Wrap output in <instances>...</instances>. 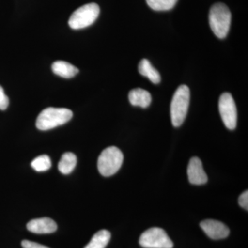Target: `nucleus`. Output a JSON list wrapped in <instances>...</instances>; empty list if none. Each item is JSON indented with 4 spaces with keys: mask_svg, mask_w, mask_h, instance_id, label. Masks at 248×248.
<instances>
[{
    "mask_svg": "<svg viewBox=\"0 0 248 248\" xmlns=\"http://www.w3.org/2000/svg\"><path fill=\"white\" fill-rule=\"evenodd\" d=\"M190 89L186 85H182L177 89L170 105V116L172 125L179 127L186 120L190 105Z\"/></svg>",
    "mask_w": 248,
    "mask_h": 248,
    "instance_id": "nucleus-3",
    "label": "nucleus"
},
{
    "mask_svg": "<svg viewBox=\"0 0 248 248\" xmlns=\"http://www.w3.org/2000/svg\"><path fill=\"white\" fill-rule=\"evenodd\" d=\"M77 164L76 155L71 153H64L62 155L58 164V169L63 174H68L73 172Z\"/></svg>",
    "mask_w": 248,
    "mask_h": 248,
    "instance_id": "nucleus-15",
    "label": "nucleus"
},
{
    "mask_svg": "<svg viewBox=\"0 0 248 248\" xmlns=\"http://www.w3.org/2000/svg\"><path fill=\"white\" fill-rule=\"evenodd\" d=\"M189 182L194 185H203L208 182V176L203 170L202 161L198 157H192L187 166Z\"/></svg>",
    "mask_w": 248,
    "mask_h": 248,
    "instance_id": "nucleus-9",
    "label": "nucleus"
},
{
    "mask_svg": "<svg viewBox=\"0 0 248 248\" xmlns=\"http://www.w3.org/2000/svg\"><path fill=\"white\" fill-rule=\"evenodd\" d=\"M128 99L129 102L134 107H140L143 108L149 107L152 102L151 93L140 88L130 91Z\"/></svg>",
    "mask_w": 248,
    "mask_h": 248,
    "instance_id": "nucleus-11",
    "label": "nucleus"
},
{
    "mask_svg": "<svg viewBox=\"0 0 248 248\" xmlns=\"http://www.w3.org/2000/svg\"><path fill=\"white\" fill-rule=\"evenodd\" d=\"M201 228L210 239L219 240L226 239L230 234V230L221 221L216 220H204L200 223Z\"/></svg>",
    "mask_w": 248,
    "mask_h": 248,
    "instance_id": "nucleus-8",
    "label": "nucleus"
},
{
    "mask_svg": "<svg viewBox=\"0 0 248 248\" xmlns=\"http://www.w3.org/2000/svg\"><path fill=\"white\" fill-rule=\"evenodd\" d=\"M150 8L154 11H169L174 7L178 0H146Z\"/></svg>",
    "mask_w": 248,
    "mask_h": 248,
    "instance_id": "nucleus-16",
    "label": "nucleus"
},
{
    "mask_svg": "<svg viewBox=\"0 0 248 248\" xmlns=\"http://www.w3.org/2000/svg\"><path fill=\"white\" fill-rule=\"evenodd\" d=\"M123 161V153L118 148L108 147L99 155L97 161L99 172L104 177H110L118 172Z\"/></svg>",
    "mask_w": 248,
    "mask_h": 248,
    "instance_id": "nucleus-4",
    "label": "nucleus"
},
{
    "mask_svg": "<svg viewBox=\"0 0 248 248\" xmlns=\"http://www.w3.org/2000/svg\"><path fill=\"white\" fill-rule=\"evenodd\" d=\"M73 117V112L63 108H47L40 112L36 126L40 130H48L63 125Z\"/></svg>",
    "mask_w": 248,
    "mask_h": 248,
    "instance_id": "nucleus-2",
    "label": "nucleus"
},
{
    "mask_svg": "<svg viewBox=\"0 0 248 248\" xmlns=\"http://www.w3.org/2000/svg\"><path fill=\"white\" fill-rule=\"evenodd\" d=\"M139 72L141 76L146 77L153 84H157L161 81V76L157 70L152 66L151 62L143 59L139 64Z\"/></svg>",
    "mask_w": 248,
    "mask_h": 248,
    "instance_id": "nucleus-13",
    "label": "nucleus"
},
{
    "mask_svg": "<svg viewBox=\"0 0 248 248\" xmlns=\"http://www.w3.org/2000/svg\"><path fill=\"white\" fill-rule=\"evenodd\" d=\"M31 167L37 172H45L51 167V161L47 155H41L31 162Z\"/></svg>",
    "mask_w": 248,
    "mask_h": 248,
    "instance_id": "nucleus-17",
    "label": "nucleus"
},
{
    "mask_svg": "<svg viewBox=\"0 0 248 248\" xmlns=\"http://www.w3.org/2000/svg\"><path fill=\"white\" fill-rule=\"evenodd\" d=\"M111 234L107 230L97 232L93 236L89 244L84 248H105L110 241Z\"/></svg>",
    "mask_w": 248,
    "mask_h": 248,
    "instance_id": "nucleus-14",
    "label": "nucleus"
},
{
    "mask_svg": "<svg viewBox=\"0 0 248 248\" xmlns=\"http://www.w3.org/2000/svg\"><path fill=\"white\" fill-rule=\"evenodd\" d=\"M9 97L5 94L4 89L0 86V110H6L9 107Z\"/></svg>",
    "mask_w": 248,
    "mask_h": 248,
    "instance_id": "nucleus-18",
    "label": "nucleus"
},
{
    "mask_svg": "<svg viewBox=\"0 0 248 248\" xmlns=\"http://www.w3.org/2000/svg\"><path fill=\"white\" fill-rule=\"evenodd\" d=\"M28 231L35 234H50L58 230V225L53 219L47 217L31 220L27 223Z\"/></svg>",
    "mask_w": 248,
    "mask_h": 248,
    "instance_id": "nucleus-10",
    "label": "nucleus"
},
{
    "mask_svg": "<svg viewBox=\"0 0 248 248\" xmlns=\"http://www.w3.org/2000/svg\"><path fill=\"white\" fill-rule=\"evenodd\" d=\"M23 248H49L46 246L37 244V243L32 242V241L24 240L22 242Z\"/></svg>",
    "mask_w": 248,
    "mask_h": 248,
    "instance_id": "nucleus-20",
    "label": "nucleus"
},
{
    "mask_svg": "<svg viewBox=\"0 0 248 248\" xmlns=\"http://www.w3.org/2000/svg\"><path fill=\"white\" fill-rule=\"evenodd\" d=\"M52 70L57 76L63 78H71L79 73V69L71 63L64 61H56L52 64Z\"/></svg>",
    "mask_w": 248,
    "mask_h": 248,
    "instance_id": "nucleus-12",
    "label": "nucleus"
},
{
    "mask_svg": "<svg viewBox=\"0 0 248 248\" xmlns=\"http://www.w3.org/2000/svg\"><path fill=\"white\" fill-rule=\"evenodd\" d=\"M218 109L226 128L234 130L237 124V110L231 93H224L221 94L218 101Z\"/></svg>",
    "mask_w": 248,
    "mask_h": 248,
    "instance_id": "nucleus-7",
    "label": "nucleus"
},
{
    "mask_svg": "<svg viewBox=\"0 0 248 248\" xmlns=\"http://www.w3.org/2000/svg\"><path fill=\"white\" fill-rule=\"evenodd\" d=\"M100 13V9L95 3L85 4L71 15L68 24L75 30L84 29L95 22Z\"/></svg>",
    "mask_w": 248,
    "mask_h": 248,
    "instance_id": "nucleus-5",
    "label": "nucleus"
},
{
    "mask_svg": "<svg viewBox=\"0 0 248 248\" xmlns=\"http://www.w3.org/2000/svg\"><path fill=\"white\" fill-rule=\"evenodd\" d=\"M239 203L241 208L245 209V210H248V191H245L239 198Z\"/></svg>",
    "mask_w": 248,
    "mask_h": 248,
    "instance_id": "nucleus-19",
    "label": "nucleus"
},
{
    "mask_svg": "<svg viewBox=\"0 0 248 248\" xmlns=\"http://www.w3.org/2000/svg\"><path fill=\"white\" fill-rule=\"evenodd\" d=\"M231 13L223 3H217L210 9L209 23L210 28L218 38L223 39L228 35L231 24Z\"/></svg>",
    "mask_w": 248,
    "mask_h": 248,
    "instance_id": "nucleus-1",
    "label": "nucleus"
},
{
    "mask_svg": "<svg viewBox=\"0 0 248 248\" xmlns=\"http://www.w3.org/2000/svg\"><path fill=\"white\" fill-rule=\"evenodd\" d=\"M140 245L144 248H172L174 246L166 231L160 228L145 231L140 236Z\"/></svg>",
    "mask_w": 248,
    "mask_h": 248,
    "instance_id": "nucleus-6",
    "label": "nucleus"
}]
</instances>
